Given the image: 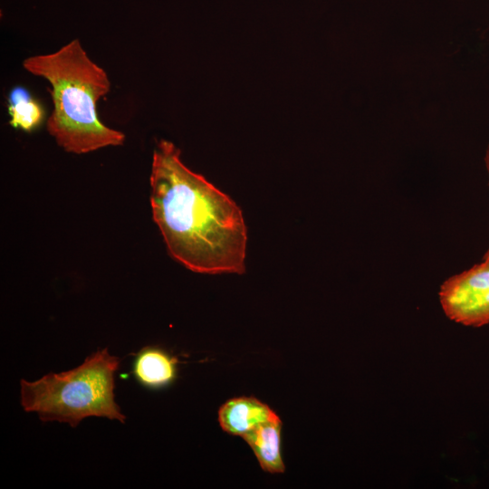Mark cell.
<instances>
[{
    "label": "cell",
    "instance_id": "obj_6",
    "mask_svg": "<svg viewBox=\"0 0 489 489\" xmlns=\"http://www.w3.org/2000/svg\"><path fill=\"white\" fill-rule=\"evenodd\" d=\"M253 449L261 467L270 473H283L281 420L276 416L242 436Z\"/></svg>",
    "mask_w": 489,
    "mask_h": 489
},
{
    "label": "cell",
    "instance_id": "obj_7",
    "mask_svg": "<svg viewBox=\"0 0 489 489\" xmlns=\"http://www.w3.org/2000/svg\"><path fill=\"white\" fill-rule=\"evenodd\" d=\"M175 364L176 360L162 350L147 347L137 355L133 373L142 385L158 388L175 378Z\"/></svg>",
    "mask_w": 489,
    "mask_h": 489
},
{
    "label": "cell",
    "instance_id": "obj_5",
    "mask_svg": "<svg viewBox=\"0 0 489 489\" xmlns=\"http://www.w3.org/2000/svg\"><path fill=\"white\" fill-rule=\"evenodd\" d=\"M276 416L267 405L254 398H237L220 408L218 420L225 432L243 436Z\"/></svg>",
    "mask_w": 489,
    "mask_h": 489
},
{
    "label": "cell",
    "instance_id": "obj_1",
    "mask_svg": "<svg viewBox=\"0 0 489 489\" xmlns=\"http://www.w3.org/2000/svg\"><path fill=\"white\" fill-rule=\"evenodd\" d=\"M149 182L152 217L176 261L195 273H244L247 231L240 207L189 169L173 142L157 141Z\"/></svg>",
    "mask_w": 489,
    "mask_h": 489
},
{
    "label": "cell",
    "instance_id": "obj_9",
    "mask_svg": "<svg viewBox=\"0 0 489 489\" xmlns=\"http://www.w3.org/2000/svg\"><path fill=\"white\" fill-rule=\"evenodd\" d=\"M485 162H486V167H487L488 173H489V148H488V150H487V152H486ZM484 258H489V248H488V250L486 251V253H485Z\"/></svg>",
    "mask_w": 489,
    "mask_h": 489
},
{
    "label": "cell",
    "instance_id": "obj_2",
    "mask_svg": "<svg viewBox=\"0 0 489 489\" xmlns=\"http://www.w3.org/2000/svg\"><path fill=\"white\" fill-rule=\"evenodd\" d=\"M24 69L49 82L53 110L46 130L69 153H90L123 145L125 134L103 124L98 102L110 91L106 71L94 62L79 39L51 53L25 58Z\"/></svg>",
    "mask_w": 489,
    "mask_h": 489
},
{
    "label": "cell",
    "instance_id": "obj_4",
    "mask_svg": "<svg viewBox=\"0 0 489 489\" xmlns=\"http://www.w3.org/2000/svg\"><path fill=\"white\" fill-rule=\"evenodd\" d=\"M439 300L446 315L465 326L489 323V258L447 279Z\"/></svg>",
    "mask_w": 489,
    "mask_h": 489
},
{
    "label": "cell",
    "instance_id": "obj_8",
    "mask_svg": "<svg viewBox=\"0 0 489 489\" xmlns=\"http://www.w3.org/2000/svg\"><path fill=\"white\" fill-rule=\"evenodd\" d=\"M9 124L16 129L32 132L45 120L43 104L24 87L15 86L7 97Z\"/></svg>",
    "mask_w": 489,
    "mask_h": 489
},
{
    "label": "cell",
    "instance_id": "obj_3",
    "mask_svg": "<svg viewBox=\"0 0 489 489\" xmlns=\"http://www.w3.org/2000/svg\"><path fill=\"white\" fill-rule=\"evenodd\" d=\"M120 359L107 349L88 356L79 367L50 373L29 382L21 380V404L43 421H59L76 427L88 417H104L125 422L114 400V374Z\"/></svg>",
    "mask_w": 489,
    "mask_h": 489
}]
</instances>
